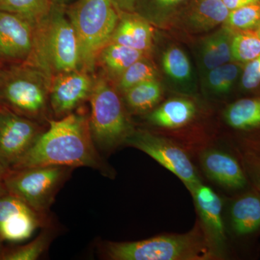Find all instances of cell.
Listing matches in <instances>:
<instances>
[{"mask_svg": "<svg viewBox=\"0 0 260 260\" xmlns=\"http://www.w3.org/2000/svg\"><path fill=\"white\" fill-rule=\"evenodd\" d=\"M228 124L236 129L247 130L260 126V98L244 99L229 105L224 112Z\"/></svg>", "mask_w": 260, "mask_h": 260, "instance_id": "cell-23", "label": "cell"}, {"mask_svg": "<svg viewBox=\"0 0 260 260\" xmlns=\"http://www.w3.org/2000/svg\"><path fill=\"white\" fill-rule=\"evenodd\" d=\"M51 223L16 197L6 193L0 197V239L20 242L30 239L39 228Z\"/></svg>", "mask_w": 260, "mask_h": 260, "instance_id": "cell-11", "label": "cell"}, {"mask_svg": "<svg viewBox=\"0 0 260 260\" xmlns=\"http://www.w3.org/2000/svg\"><path fill=\"white\" fill-rule=\"evenodd\" d=\"M51 0H0V11L23 17L34 25L50 13Z\"/></svg>", "mask_w": 260, "mask_h": 260, "instance_id": "cell-27", "label": "cell"}, {"mask_svg": "<svg viewBox=\"0 0 260 260\" xmlns=\"http://www.w3.org/2000/svg\"><path fill=\"white\" fill-rule=\"evenodd\" d=\"M65 10L78 39L80 69L93 73L98 55L110 42L120 12L112 0H76Z\"/></svg>", "mask_w": 260, "mask_h": 260, "instance_id": "cell-5", "label": "cell"}, {"mask_svg": "<svg viewBox=\"0 0 260 260\" xmlns=\"http://www.w3.org/2000/svg\"><path fill=\"white\" fill-rule=\"evenodd\" d=\"M186 0H137L135 12L151 25L168 24L179 5Z\"/></svg>", "mask_w": 260, "mask_h": 260, "instance_id": "cell-26", "label": "cell"}, {"mask_svg": "<svg viewBox=\"0 0 260 260\" xmlns=\"http://www.w3.org/2000/svg\"><path fill=\"white\" fill-rule=\"evenodd\" d=\"M225 26L232 30H254L260 25V3L230 10Z\"/></svg>", "mask_w": 260, "mask_h": 260, "instance_id": "cell-30", "label": "cell"}, {"mask_svg": "<svg viewBox=\"0 0 260 260\" xmlns=\"http://www.w3.org/2000/svg\"><path fill=\"white\" fill-rule=\"evenodd\" d=\"M162 73L171 88L185 95H194L198 90L197 78L187 54L177 46H171L162 52Z\"/></svg>", "mask_w": 260, "mask_h": 260, "instance_id": "cell-15", "label": "cell"}, {"mask_svg": "<svg viewBox=\"0 0 260 260\" xmlns=\"http://www.w3.org/2000/svg\"><path fill=\"white\" fill-rule=\"evenodd\" d=\"M158 72L148 56L130 65L114 82L116 90L121 94L132 87L150 80L158 79Z\"/></svg>", "mask_w": 260, "mask_h": 260, "instance_id": "cell-28", "label": "cell"}, {"mask_svg": "<svg viewBox=\"0 0 260 260\" xmlns=\"http://www.w3.org/2000/svg\"><path fill=\"white\" fill-rule=\"evenodd\" d=\"M242 73V67L239 63L231 61L220 65L202 77L203 88L210 95H226L234 88Z\"/></svg>", "mask_w": 260, "mask_h": 260, "instance_id": "cell-22", "label": "cell"}, {"mask_svg": "<svg viewBox=\"0 0 260 260\" xmlns=\"http://www.w3.org/2000/svg\"><path fill=\"white\" fill-rule=\"evenodd\" d=\"M254 31H255L256 34H257L258 37L260 38V25L256 29V30H254Z\"/></svg>", "mask_w": 260, "mask_h": 260, "instance_id": "cell-39", "label": "cell"}, {"mask_svg": "<svg viewBox=\"0 0 260 260\" xmlns=\"http://www.w3.org/2000/svg\"><path fill=\"white\" fill-rule=\"evenodd\" d=\"M25 62L37 67L51 80L80 69L78 39L65 7L53 4L49 15L36 24L31 54Z\"/></svg>", "mask_w": 260, "mask_h": 260, "instance_id": "cell-3", "label": "cell"}, {"mask_svg": "<svg viewBox=\"0 0 260 260\" xmlns=\"http://www.w3.org/2000/svg\"><path fill=\"white\" fill-rule=\"evenodd\" d=\"M53 4L60 5V6L67 7L74 3L76 0H51Z\"/></svg>", "mask_w": 260, "mask_h": 260, "instance_id": "cell-35", "label": "cell"}, {"mask_svg": "<svg viewBox=\"0 0 260 260\" xmlns=\"http://www.w3.org/2000/svg\"><path fill=\"white\" fill-rule=\"evenodd\" d=\"M51 80L29 63L0 68V105L42 123L47 119Z\"/></svg>", "mask_w": 260, "mask_h": 260, "instance_id": "cell-4", "label": "cell"}, {"mask_svg": "<svg viewBox=\"0 0 260 260\" xmlns=\"http://www.w3.org/2000/svg\"><path fill=\"white\" fill-rule=\"evenodd\" d=\"M103 257L110 260H210L221 256L201 224L183 234H166L138 242L103 243Z\"/></svg>", "mask_w": 260, "mask_h": 260, "instance_id": "cell-2", "label": "cell"}, {"mask_svg": "<svg viewBox=\"0 0 260 260\" xmlns=\"http://www.w3.org/2000/svg\"><path fill=\"white\" fill-rule=\"evenodd\" d=\"M113 3L119 12L134 13L137 0H112Z\"/></svg>", "mask_w": 260, "mask_h": 260, "instance_id": "cell-33", "label": "cell"}, {"mask_svg": "<svg viewBox=\"0 0 260 260\" xmlns=\"http://www.w3.org/2000/svg\"><path fill=\"white\" fill-rule=\"evenodd\" d=\"M43 230L37 237L25 244L13 248H4L0 252V260H36L39 259L49 248L54 232L51 223L42 228Z\"/></svg>", "mask_w": 260, "mask_h": 260, "instance_id": "cell-25", "label": "cell"}, {"mask_svg": "<svg viewBox=\"0 0 260 260\" xmlns=\"http://www.w3.org/2000/svg\"><path fill=\"white\" fill-rule=\"evenodd\" d=\"M89 101V124L97 149L109 152L125 143L134 129L114 84L104 75L95 77Z\"/></svg>", "mask_w": 260, "mask_h": 260, "instance_id": "cell-6", "label": "cell"}, {"mask_svg": "<svg viewBox=\"0 0 260 260\" xmlns=\"http://www.w3.org/2000/svg\"><path fill=\"white\" fill-rule=\"evenodd\" d=\"M148 55L143 51L121 44L109 43L98 55L95 68H101L102 75L114 83L130 65Z\"/></svg>", "mask_w": 260, "mask_h": 260, "instance_id": "cell-20", "label": "cell"}, {"mask_svg": "<svg viewBox=\"0 0 260 260\" xmlns=\"http://www.w3.org/2000/svg\"><path fill=\"white\" fill-rule=\"evenodd\" d=\"M126 105L133 112L144 113L153 109L162 97V85L158 79L150 80L123 92Z\"/></svg>", "mask_w": 260, "mask_h": 260, "instance_id": "cell-24", "label": "cell"}, {"mask_svg": "<svg viewBox=\"0 0 260 260\" xmlns=\"http://www.w3.org/2000/svg\"><path fill=\"white\" fill-rule=\"evenodd\" d=\"M4 242L0 239V252L4 249Z\"/></svg>", "mask_w": 260, "mask_h": 260, "instance_id": "cell-38", "label": "cell"}, {"mask_svg": "<svg viewBox=\"0 0 260 260\" xmlns=\"http://www.w3.org/2000/svg\"><path fill=\"white\" fill-rule=\"evenodd\" d=\"M92 74L78 69L61 73L51 79L49 106L56 119L75 112L89 100L95 79Z\"/></svg>", "mask_w": 260, "mask_h": 260, "instance_id": "cell-10", "label": "cell"}, {"mask_svg": "<svg viewBox=\"0 0 260 260\" xmlns=\"http://www.w3.org/2000/svg\"><path fill=\"white\" fill-rule=\"evenodd\" d=\"M233 30L223 25L200 40L197 51L200 76L210 70L232 61Z\"/></svg>", "mask_w": 260, "mask_h": 260, "instance_id": "cell-17", "label": "cell"}, {"mask_svg": "<svg viewBox=\"0 0 260 260\" xmlns=\"http://www.w3.org/2000/svg\"><path fill=\"white\" fill-rule=\"evenodd\" d=\"M151 24L136 13L121 12L110 42L149 54L153 44Z\"/></svg>", "mask_w": 260, "mask_h": 260, "instance_id": "cell-16", "label": "cell"}, {"mask_svg": "<svg viewBox=\"0 0 260 260\" xmlns=\"http://www.w3.org/2000/svg\"><path fill=\"white\" fill-rule=\"evenodd\" d=\"M223 2L228 9L233 10L246 5L259 3L260 0H223Z\"/></svg>", "mask_w": 260, "mask_h": 260, "instance_id": "cell-34", "label": "cell"}, {"mask_svg": "<svg viewBox=\"0 0 260 260\" xmlns=\"http://www.w3.org/2000/svg\"><path fill=\"white\" fill-rule=\"evenodd\" d=\"M232 61L246 64L260 55V38L254 30H233Z\"/></svg>", "mask_w": 260, "mask_h": 260, "instance_id": "cell-29", "label": "cell"}, {"mask_svg": "<svg viewBox=\"0 0 260 260\" xmlns=\"http://www.w3.org/2000/svg\"><path fill=\"white\" fill-rule=\"evenodd\" d=\"M125 144L146 153L173 173L184 183L189 192L202 183L185 150L172 140L146 130H134Z\"/></svg>", "mask_w": 260, "mask_h": 260, "instance_id": "cell-8", "label": "cell"}, {"mask_svg": "<svg viewBox=\"0 0 260 260\" xmlns=\"http://www.w3.org/2000/svg\"><path fill=\"white\" fill-rule=\"evenodd\" d=\"M6 193L8 192L5 190L4 185H3V182H2V179H0V197L6 194Z\"/></svg>", "mask_w": 260, "mask_h": 260, "instance_id": "cell-37", "label": "cell"}, {"mask_svg": "<svg viewBox=\"0 0 260 260\" xmlns=\"http://www.w3.org/2000/svg\"><path fill=\"white\" fill-rule=\"evenodd\" d=\"M7 171H8V169L3 167V164L0 162V179H2V178L3 177V176H4V174L6 173Z\"/></svg>", "mask_w": 260, "mask_h": 260, "instance_id": "cell-36", "label": "cell"}, {"mask_svg": "<svg viewBox=\"0 0 260 260\" xmlns=\"http://www.w3.org/2000/svg\"><path fill=\"white\" fill-rule=\"evenodd\" d=\"M200 165L207 177L218 185L229 189H242L247 180L240 164L231 154L209 148L200 155Z\"/></svg>", "mask_w": 260, "mask_h": 260, "instance_id": "cell-14", "label": "cell"}, {"mask_svg": "<svg viewBox=\"0 0 260 260\" xmlns=\"http://www.w3.org/2000/svg\"><path fill=\"white\" fill-rule=\"evenodd\" d=\"M47 128L39 121L0 105V162L3 167L8 170L11 169Z\"/></svg>", "mask_w": 260, "mask_h": 260, "instance_id": "cell-9", "label": "cell"}, {"mask_svg": "<svg viewBox=\"0 0 260 260\" xmlns=\"http://www.w3.org/2000/svg\"><path fill=\"white\" fill-rule=\"evenodd\" d=\"M196 113V105L190 99L174 98L154 109L149 114L148 119L154 126L174 129L189 124Z\"/></svg>", "mask_w": 260, "mask_h": 260, "instance_id": "cell-19", "label": "cell"}, {"mask_svg": "<svg viewBox=\"0 0 260 260\" xmlns=\"http://www.w3.org/2000/svg\"><path fill=\"white\" fill-rule=\"evenodd\" d=\"M73 169L61 166L9 169L2 178V182L7 192L49 218V210L56 195Z\"/></svg>", "mask_w": 260, "mask_h": 260, "instance_id": "cell-7", "label": "cell"}, {"mask_svg": "<svg viewBox=\"0 0 260 260\" xmlns=\"http://www.w3.org/2000/svg\"><path fill=\"white\" fill-rule=\"evenodd\" d=\"M243 159L247 172L260 190V150L246 149L243 152Z\"/></svg>", "mask_w": 260, "mask_h": 260, "instance_id": "cell-32", "label": "cell"}, {"mask_svg": "<svg viewBox=\"0 0 260 260\" xmlns=\"http://www.w3.org/2000/svg\"><path fill=\"white\" fill-rule=\"evenodd\" d=\"M229 12L223 0H199L181 15L179 24L191 34H203L225 23Z\"/></svg>", "mask_w": 260, "mask_h": 260, "instance_id": "cell-18", "label": "cell"}, {"mask_svg": "<svg viewBox=\"0 0 260 260\" xmlns=\"http://www.w3.org/2000/svg\"><path fill=\"white\" fill-rule=\"evenodd\" d=\"M47 166L89 167L104 174L110 172L94 143L88 114L75 112L49 120L47 129L10 169Z\"/></svg>", "mask_w": 260, "mask_h": 260, "instance_id": "cell-1", "label": "cell"}, {"mask_svg": "<svg viewBox=\"0 0 260 260\" xmlns=\"http://www.w3.org/2000/svg\"><path fill=\"white\" fill-rule=\"evenodd\" d=\"M34 25L19 15L0 11V59L24 62L31 54Z\"/></svg>", "mask_w": 260, "mask_h": 260, "instance_id": "cell-12", "label": "cell"}, {"mask_svg": "<svg viewBox=\"0 0 260 260\" xmlns=\"http://www.w3.org/2000/svg\"><path fill=\"white\" fill-rule=\"evenodd\" d=\"M245 64L241 75V86L250 91L260 86V55Z\"/></svg>", "mask_w": 260, "mask_h": 260, "instance_id": "cell-31", "label": "cell"}, {"mask_svg": "<svg viewBox=\"0 0 260 260\" xmlns=\"http://www.w3.org/2000/svg\"><path fill=\"white\" fill-rule=\"evenodd\" d=\"M191 194L194 198L197 211L199 214L201 225L205 235L217 252L221 256L225 246V226L222 216V200L210 187L200 183Z\"/></svg>", "mask_w": 260, "mask_h": 260, "instance_id": "cell-13", "label": "cell"}, {"mask_svg": "<svg viewBox=\"0 0 260 260\" xmlns=\"http://www.w3.org/2000/svg\"><path fill=\"white\" fill-rule=\"evenodd\" d=\"M231 224L238 236H246L260 229V195L251 191L234 200L230 208Z\"/></svg>", "mask_w": 260, "mask_h": 260, "instance_id": "cell-21", "label": "cell"}]
</instances>
